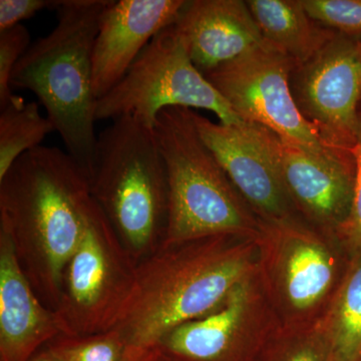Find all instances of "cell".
I'll list each match as a JSON object with an SVG mask.
<instances>
[{
  "label": "cell",
  "mask_w": 361,
  "mask_h": 361,
  "mask_svg": "<svg viewBox=\"0 0 361 361\" xmlns=\"http://www.w3.org/2000/svg\"><path fill=\"white\" fill-rule=\"evenodd\" d=\"M90 180L68 152L39 146L0 179V224L42 302L58 307L63 271L84 235Z\"/></svg>",
  "instance_id": "cell-1"
},
{
  "label": "cell",
  "mask_w": 361,
  "mask_h": 361,
  "mask_svg": "<svg viewBox=\"0 0 361 361\" xmlns=\"http://www.w3.org/2000/svg\"><path fill=\"white\" fill-rule=\"evenodd\" d=\"M257 271L256 238L161 244L137 263L134 286L113 330L129 350L155 346L171 330L215 310Z\"/></svg>",
  "instance_id": "cell-2"
},
{
  "label": "cell",
  "mask_w": 361,
  "mask_h": 361,
  "mask_svg": "<svg viewBox=\"0 0 361 361\" xmlns=\"http://www.w3.org/2000/svg\"><path fill=\"white\" fill-rule=\"evenodd\" d=\"M111 0H61L58 25L30 45L13 70L11 89L33 92L68 155L90 178L97 135L92 51Z\"/></svg>",
  "instance_id": "cell-3"
},
{
  "label": "cell",
  "mask_w": 361,
  "mask_h": 361,
  "mask_svg": "<svg viewBox=\"0 0 361 361\" xmlns=\"http://www.w3.org/2000/svg\"><path fill=\"white\" fill-rule=\"evenodd\" d=\"M90 186L137 264L161 245L168 226L169 184L153 128L123 116L102 130Z\"/></svg>",
  "instance_id": "cell-4"
},
{
  "label": "cell",
  "mask_w": 361,
  "mask_h": 361,
  "mask_svg": "<svg viewBox=\"0 0 361 361\" xmlns=\"http://www.w3.org/2000/svg\"><path fill=\"white\" fill-rule=\"evenodd\" d=\"M193 111L165 109L153 128L169 184L168 226L161 244L214 236L256 238L261 220L202 140Z\"/></svg>",
  "instance_id": "cell-5"
},
{
  "label": "cell",
  "mask_w": 361,
  "mask_h": 361,
  "mask_svg": "<svg viewBox=\"0 0 361 361\" xmlns=\"http://www.w3.org/2000/svg\"><path fill=\"white\" fill-rule=\"evenodd\" d=\"M167 108L209 111L223 125L245 123L194 65L176 23L159 32L122 80L97 99L96 120L134 116L154 128Z\"/></svg>",
  "instance_id": "cell-6"
},
{
  "label": "cell",
  "mask_w": 361,
  "mask_h": 361,
  "mask_svg": "<svg viewBox=\"0 0 361 361\" xmlns=\"http://www.w3.org/2000/svg\"><path fill=\"white\" fill-rule=\"evenodd\" d=\"M137 263L94 199L84 235L61 282L54 310L61 334L92 336L116 326L134 286Z\"/></svg>",
  "instance_id": "cell-7"
},
{
  "label": "cell",
  "mask_w": 361,
  "mask_h": 361,
  "mask_svg": "<svg viewBox=\"0 0 361 361\" xmlns=\"http://www.w3.org/2000/svg\"><path fill=\"white\" fill-rule=\"evenodd\" d=\"M256 243L259 279L284 325L312 323L345 273L339 247L293 218L261 221Z\"/></svg>",
  "instance_id": "cell-8"
},
{
  "label": "cell",
  "mask_w": 361,
  "mask_h": 361,
  "mask_svg": "<svg viewBox=\"0 0 361 361\" xmlns=\"http://www.w3.org/2000/svg\"><path fill=\"white\" fill-rule=\"evenodd\" d=\"M295 68L265 42L203 75L243 122L262 126L282 141L317 155L346 151L325 142L299 111L290 87Z\"/></svg>",
  "instance_id": "cell-9"
},
{
  "label": "cell",
  "mask_w": 361,
  "mask_h": 361,
  "mask_svg": "<svg viewBox=\"0 0 361 361\" xmlns=\"http://www.w3.org/2000/svg\"><path fill=\"white\" fill-rule=\"evenodd\" d=\"M294 101L329 146L349 151L360 125L361 39L336 32L291 73Z\"/></svg>",
  "instance_id": "cell-10"
},
{
  "label": "cell",
  "mask_w": 361,
  "mask_h": 361,
  "mask_svg": "<svg viewBox=\"0 0 361 361\" xmlns=\"http://www.w3.org/2000/svg\"><path fill=\"white\" fill-rule=\"evenodd\" d=\"M266 137L294 209L336 238L353 209L355 164L350 152L317 155L268 129Z\"/></svg>",
  "instance_id": "cell-11"
},
{
  "label": "cell",
  "mask_w": 361,
  "mask_h": 361,
  "mask_svg": "<svg viewBox=\"0 0 361 361\" xmlns=\"http://www.w3.org/2000/svg\"><path fill=\"white\" fill-rule=\"evenodd\" d=\"M193 118L202 140L260 220L292 218L293 204L285 190L265 128L248 123H214L195 111Z\"/></svg>",
  "instance_id": "cell-12"
},
{
  "label": "cell",
  "mask_w": 361,
  "mask_h": 361,
  "mask_svg": "<svg viewBox=\"0 0 361 361\" xmlns=\"http://www.w3.org/2000/svg\"><path fill=\"white\" fill-rule=\"evenodd\" d=\"M186 4L184 0H111L92 51L97 99L122 80L152 39L178 20Z\"/></svg>",
  "instance_id": "cell-13"
},
{
  "label": "cell",
  "mask_w": 361,
  "mask_h": 361,
  "mask_svg": "<svg viewBox=\"0 0 361 361\" xmlns=\"http://www.w3.org/2000/svg\"><path fill=\"white\" fill-rule=\"evenodd\" d=\"M262 292L257 271L215 310L171 330L157 345L174 361H232L247 332L263 326Z\"/></svg>",
  "instance_id": "cell-14"
},
{
  "label": "cell",
  "mask_w": 361,
  "mask_h": 361,
  "mask_svg": "<svg viewBox=\"0 0 361 361\" xmlns=\"http://www.w3.org/2000/svg\"><path fill=\"white\" fill-rule=\"evenodd\" d=\"M59 334L56 313L37 295L0 224V361H30Z\"/></svg>",
  "instance_id": "cell-15"
},
{
  "label": "cell",
  "mask_w": 361,
  "mask_h": 361,
  "mask_svg": "<svg viewBox=\"0 0 361 361\" xmlns=\"http://www.w3.org/2000/svg\"><path fill=\"white\" fill-rule=\"evenodd\" d=\"M196 68L205 73L264 44L246 1L194 0L176 21Z\"/></svg>",
  "instance_id": "cell-16"
},
{
  "label": "cell",
  "mask_w": 361,
  "mask_h": 361,
  "mask_svg": "<svg viewBox=\"0 0 361 361\" xmlns=\"http://www.w3.org/2000/svg\"><path fill=\"white\" fill-rule=\"evenodd\" d=\"M246 4L265 42L296 68L310 61L336 33L313 20L301 0H248Z\"/></svg>",
  "instance_id": "cell-17"
},
{
  "label": "cell",
  "mask_w": 361,
  "mask_h": 361,
  "mask_svg": "<svg viewBox=\"0 0 361 361\" xmlns=\"http://www.w3.org/2000/svg\"><path fill=\"white\" fill-rule=\"evenodd\" d=\"M314 325L329 361H361V256L350 260Z\"/></svg>",
  "instance_id": "cell-18"
},
{
  "label": "cell",
  "mask_w": 361,
  "mask_h": 361,
  "mask_svg": "<svg viewBox=\"0 0 361 361\" xmlns=\"http://www.w3.org/2000/svg\"><path fill=\"white\" fill-rule=\"evenodd\" d=\"M56 132L54 123L40 114L39 104L16 97L0 109V179L23 154L42 146Z\"/></svg>",
  "instance_id": "cell-19"
},
{
  "label": "cell",
  "mask_w": 361,
  "mask_h": 361,
  "mask_svg": "<svg viewBox=\"0 0 361 361\" xmlns=\"http://www.w3.org/2000/svg\"><path fill=\"white\" fill-rule=\"evenodd\" d=\"M44 348L58 361H125L129 351L116 330L85 336L59 334Z\"/></svg>",
  "instance_id": "cell-20"
},
{
  "label": "cell",
  "mask_w": 361,
  "mask_h": 361,
  "mask_svg": "<svg viewBox=\"0 0 361 361\" xmlns=\"http://www.w3.org/2000/svg\"><path fill=\"white\" fill-rule=\"evenodd\" d=\"M316 23L343 35L361 33V0H301Z\"/></svg>",
  "instance_id": "cell-21"
},
{
  "label": "cell",
  "mask_w": 361,
  "mask_h": 361,
  "mask_svg": "<svg viewBox=\"0 0 361 361\" xmlns=\"http://www.w3.org/2000/svg\"><path fill=\"white\" fill-rule=\"evenodd\" d=\"M30 45V30L23 25L0 32V109L18 97L11 89V75Z\"/></svg>",
  "instance_id": "cell-22"
},
{
  "label": "cell",
  "mask_w": 361,
  "mask_h": 361,
  "mask_svg": "<svg viewBox=\"0 0 361 361\" xmlns=\"http://www.w3.org/2000/svg\"><path fill=\"white\" fill-rule=\"evenodd\" d=\"M355 164V194L353 209L348 222L336 238L350 260L361 256V116L360 130L353 148L349 149Z\"/></svg>",
  "instance_id": "cell-23"
},
{
  "label": "cell",
  "mask_w": 361,
  "mask_h": 361,
  "mask_svg": "<svg viewBox=\"0 0 361 361\" xmlns=\"http://www.w3.org/2000/svg\"><path fill=\"white\" fill-rule=\"evenodd\" d=\"M295 341L283 361H329L326 346L314 322L294 325Z\"/></svg>",
  "instance_id": "cell-24"
},
{
  "label": "cell",
  "mask_w": 361,
  "mask_h": 361,
  "mask_svg": "<svg viewBox=\"0 0 361 361\" xmlns=\"http://www.w3.org/2000/svg\"><path fill=\"white\" fill-rule=\"evenodd\" d=\"M61 1L54 0H0V32L21 21L30 20L44 9L59 8Z\"/></svg>",
  "instance_id": "cell-25"
},
{
  "label": "cell",
  "mask_w": 361,
  "mask_h": 361,
  "mask_svg": "<svg viewBox=\"0 0 361 361\" xmlns=\"http://www.w3.org/2000/svg\"><path fill=\"white\" fill-rule=\"evenodd\" d=\"M125 361H174L169 357L158 345L141 349V350L128 351Z\"/></svg>",
  "instance_id": "cell-26"
},
{
  "label": "cell",
  "mask_w": 361,
  "mask_h": 361,
  "mask_svg": "<svg viewBox=\"0 0 361 361\" xmlns=\"http://www.w3.org/2000/svg\"><path fill=\"white\" fill-rule=\"evenodd\" d=\"M30 361H58L45 348H42L37 355L33 356L32 360Z\"/></svg>",
  "instance_id": "cell-27"
}]
</instances>
